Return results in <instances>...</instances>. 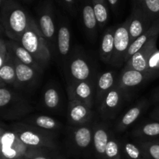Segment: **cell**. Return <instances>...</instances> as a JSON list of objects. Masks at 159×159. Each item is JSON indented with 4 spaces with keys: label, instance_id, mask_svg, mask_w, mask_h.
<instances>
[{
    "label": "cell",
    "instance_id": "1",
    "mask_svg": "<svg viewBox=\"0 0 159 159\" xmlns=\"http://www.w3.org/2000/svg\"><path fill=\"white\" fill-rule=\"evenodd\" d=\"M1 6V30L9 40L20 41L33 17L15 0H5Z\"/></svg>",
    "mask_w": 159,
    "mask_h": 159
},
{
    "label": "cell",
    "instance_id": "2",
    "mask_svg": "<svg viewBox=\"0 0 159 159\" xmlns=\"http://www.w3.org/2000/svg\"><path fill=\"white\" fill-rule=\"evenodd\" d=\"M0 115L6 120H16L34 110L32 103L16 89L0 83Z\"/></svg>",
    "mask_w": 159,
    "mask_h": 159
},
{
    "label": "cell",
    "instance_id": "3",
    "mask_svg": "<svg viewBox=\"0 0 159 159\" xmlns=\"http://www.w3.org/2000/svg\"><path fill=\"white\" fill-rule=\"evenodd\" d=\"M52 150L46 148H34L24 144L16 134L9 128L1 127V158L7 159H30L33 156L40 154L51 153Z\"/></svg>",
    "mask_w": 159,
    "mask_h": 159
},
{
    "label": "cell",
    "instance_id": "4",
    "mask_svg": "<svg viewBox=\"0 0 159 159\" xmlns=\"http://www.w3.org/2000/svg\"><path fill=\"white\" fill-rule=\"evenodd\" d=\"M19 43L29 51L44 71L51 61L52 54L48 42L42 35L37 21L34 18L31 20L30 26L23 34Z\"/></svg>",
    "mask_w": 159,
    "mask_h": 159
},
{
    "label": "cell",
    "instance_id": "5",
    "mask_svg": "<svg viewBox=\"0 0 159 159\" xmlns=\"http://www.w3.org/2000/svg\"><path fill=\"white\" fill-rule=\"evenodd\" d=\"M63 69L67 88L80 82L97 77L92 61L80 50L71 53L63 65Z\"/></svg>",
    "mask_w": 159,
    "mask_h": 159
},
{
    "label": "cell",
    "instance_id": "6",
    "mask_svg": "<svg viewBox=\"0 0 159 159\" xmlns=\"http://www.w3.org/2000/svg\"><path fill=\"white\" fill-rule=\"evenodd\" d=\"M21 141L27 145L55 151L57 148V134L29 125L23 122H16L9 126Z\"/></svg>",
    "mask_w": 159,
    "mask_h": 159
},
{
    "label": "cell",
    "instance_id": "7",
    "mask_svg": "<svg viewBox=\"0 0 159 159\" xmlns=\"http://www.w3.org/2000/svg\"><path fill=\"white\" fill-rule=\"evenodd\" d=\"M37 26L48 42L51 53L56 51L57 35V22L55 9L51 0L41 2L37 8Z\"/></svg>",
    "mask_w": 159,
    "mask_h": 159
},
{
    "label": "cell",
    "instance_id": "8",
    "mask_svg": "<svg viewBox=\"0 0 159 159\" xmlns=\"http://www.w3.org/2000/svg\"><path fill=\"white\" fill-rule=\"evenodd\" d=\"M130 16L123 23L117 26L114 34V51L111 64L114 67H121L124 63L126 54L130 46V36L129 31Z\"/></svg>",
    "mask_w": 159,
    "mask_h": 159
},
{
    "label": "cell",
    "instance_id": "9",
    "mask_svg": "<svg viewBox=\"0 0 159 159\" xmlns=\"http://www.w3.org/2000/svg\"><path fill=\"white\" fill-rule=\"evenodd\" d=\"M12 54V53H11ZM13 61L15 64L16 73V90H31L35 88L40 82L43 72L20 62L13 54Z\"/></svg>",
    "mask_w": 159,
    "mask_h": 159
},
{
    "label": "cell",
    "instance_id": "10",
    "mask_svg": "<svg viewBox=\"0 0 159 159\" xmlns=\"http://www.w3.org/2000/svg\"><path fill=\"white\" fill-rule=\"evenodd\" d=\"M97 77L87 81H83L67 88L70 100H78L83 102L90 108H93L96 96Z\"/></svg>",
    "mask_w": 159,
    "mask_h": 159
},
{
    "label": "cell",
    "instance_id": "11",
    "mask_svg": "<svg viewBox=\"0 0 159 159\" xmlns=\"http://www.w3.org/2000/svg\"><path fill=\"white\" fill-rule=\"evenodd\" d=\"M56 54L62 65L71 54V28L69 21L65 16H59L57 20V35L56 42Z\"/></svg>",
    "mask_w": 159,
    "mask_h": 159
},
{
    "label": "cell",
    "instance_id": "12",
    "mask_svg": "<svg viewBox=\"0 0 159 159\" xmlns=\"http://www.w3.org/2000/svg\"><path fill=\"white\" fill-rule=\"evenodd\" d=\"M127 93L116 85L110 90V93L104 98L103 101L99 107L101 116L105 120L114 118L120 110Z\"/></svg>",
    "mask_w": 159,
    "mask_h": 159
},
{
    "label": "cell",
    "instance_id": "13",
    "mask_svg": "<svg viewBox=\"0 0 159 159\" xmlns=\"http://www.w3.org/2000/svg\"><path fill=\"white\" fill-rule=\"evenodd\" d=\"M79 12H80L81 20L85 34L90 40H95L99 26L92 0H79Z\"/></svg>",
    "mask_w": 159,
    "mask_h": 159
},
{
    "label": "cell",
    "instance_id": "14",
    "mask_svg": "<svg viewBox=\"0 0 159 159\" xmlns=\"http://www.w3.org/2000/svg\"><path fill=\"white\" fill-rule=\"evenodd\" d=\"M93 116V110L83 102L70 100L67 112L68 124L71 127L85 125Z\"/></svg>",
    "mask_w": 159,
    "mask_h": 159
},
{
    "label": "cell",
    "instance_id": "15",
    "mask_svg": "<svg viewBox=\"0 0 159 159\" xmlns=\"http://www.w3.org/2000/svg\"><path fill=\"white\" fill-rule=\"evenodd\" d=\"M129 31L130 36V44L146 32L152 26L153 22L141 8L132 7L130 14Z\"/></svg>",
    "mask_w": 159,
    "mask_h": 159
},
{
    "label": "cell",
    "instance_id": "16",
    "mask_svg": "<svg viewBox=\"0 0 159 159\" xmlns=\"http://www.w3.org/2000/svg\"><path fill=\"white\" fill-rule=\"evenodd\" d=\"M93 127L88 124L71 127L68 130V138L72 148L79 151H85L93 144Z\"/></svg>",
    "mask_w": 159,
    "mask_h": 159
},
{
    "label": "cell",
    "instance_id": "17",
    "mask_svg": "<svg viewBox=\"0 0 159 159\" xmlns=\"http://www.w3.org/2000/svg\"><path fill=\"white\" fill-rule=\"evenodd\" d=\"M157 40L158 37H154L141 50L135 53L126 63L124 69H133L145 73L148 68L149 57L152 51L157 47Z\"/></svg>",
    "mask_w": 159,
    "mask_h": 159
},
{
    "label": "cell",
    "instance_id": "18",
    "mask_svg": "<svg viewBox=\"0 0 159 159\" xmlns=\"http://www.w3.org/2000/svg\"><path fill=\"white\" fill-rule=\"evenodd\" d=\"M144 72L133 69H123L116 79V85L125 93L136 89L138 87L147 82Z\"/></svg>",
    "mask_w": 159,
    "mask_h": 159
},
{
    "label": "cell",
    "instance_id": "19",
    "mask_svg": "<svg viewBox=\"0 0 159 159\" xmlns=\"http://www.w3.org/2000/svg\"><path fill=\"white\" fill-rule=\"evenodd\" d=\"M116 74L115 71H104L98 76L95 96V102L97 105L98 108L100 107L104 98L116 85Z\"/></svg>",
    "mask_w": 159,
    "mask_h": 159
},
{
    "label": "cell",
    "instance_id": "20",
    "mask_svg": "<svg viewBox=\"0 0 159 159\" xmlns=\"http://www.w3.org/2000/svg\"><path fill=\"white\" fill-rule=\"evenodd\" d=\"M93 147L99 158L106 159V149L110 138V130L105 124H97L93 127Z\"/></svg>",
    "mask_w": 159,
    "mask_h": 159
},
{
    "label": "cell",
    "instance_id": "21",
    "mask_svg": "<svg viewBox=\"0 0 159 159\" xmlns=\"http://www.w3.org/2000/svg\"><path fill=\"white\" fill-rule=\"evenodd\" d=\"M159 35V18L158 20H155L152 23L151 27L146 31L144 34H143L141 37H138L134 42L130 44V48H129L128 51H127V54H126L125 60L124 62L127 63L129 59L135 54L138 52L139 50H141L144 45L147 43H148L154 37H158Z\"/></svg>",
    "mask_w": 159,
    "mask_h": 159
},
{
    "label": "cell",
    "instance_id": "22",
    "mask_svg": "<svg viewBox=\"0 0 159 159\" xmlns=\"http://www.w3.org/2000/svg\"><path fill=\"white\" fill-rule=\"evenodd\" d=\"M7 46L9 48L10 52L20 61L22 63L25 64L26 65L32 67L38 71L43 72V68L40 67V65L37 63V61L34 59V57L29 53V51H26L24 48L21 45V43L18 41H15L12 40H6Z\"/></svg>",
    "mask_w": 159,
    "mask_h": 159
},
{
    "label": "cell",
    "instance_id": "23",
    "mask_svg": "<svg viewBox=\"0 0 159 159\" xmlns=\"http://www.w3.org/2000/svg\"><path fill=\"white\" fill-rule=\"evenodd\" d=\"M116 26H110L102 35L99 48V56L104 63L111 64L114 51V34Z\"/></svg>",
    "mask_w": 159,
    "mask_h": 159
},
{
    "label": "cell",
    "instance_id": "24",
    "mask_svg": "<svg viewBox=\"0 0 159 159\" xmlns=\"http://www.w3.org/2000/svg\"><path fill=\"white\" fill-rule=\"evenodd\" d=\"M23 123L29 125L40 128L41 130H47L57 134V132L61 127V124L57 120L44 115H35L28 117L23 121Z\"/></svg>",
    "mask_w": 159,
    "mask_h": 159
},
{
    "label": "cell",
    "instance_id": "25",
    "mask_svg": "<svg viewBox=\"0 0 159 159\" xmlns=\"http://www.w3.org/2000/svg\"><path fill=\"white\" fill-rule=\"evenodd\" d=\"M147 106V102L145 101H142L136 104L134 107H131L116 123V130L119 132L124 131L129 126L134 124L141 116Z\"/></svg>",
    "mask_w": 159,
    "mask_h": 159
},
{
    "label": "cell",
    "instance_id": "26",
    "mask_svg": "<svg viewBox=\"0 0 159 159\" xmlns=\"http://www.w3.org/2000/svg\"><path fill=\"white\" fill-rule=\"evenodd\" d=\"M61 97L57 89L55 86L48 85L45 87L42 94V103L48 110L55 111L61 107Z\"/></svg>",
    "mask_w": 159,
    "mask_h": 159
},
{
    "label": "cell",
    "instance_id": "27",
    "mask_svg": "<svg viewBox=\"0 0 159 159\" xmlns=\"http://www.w3.org/2000/svg\"><path fill=\"white\" fill-rule=\"evenodd\" d=\"M0 79L2 83L10 85L15 89L16 88V73L12 54L9 61L0 67Z\"/></svg>",
    "mask_w": 159,
    "mask_h": 159
},
{
    "label": "cell",
    "instance_id": "28",
    "mask_svg": "<svg viewBox=\"0 0 159 159\" xmlns=\"http://www.w3.org/2000/svg\"><path fill=\"white\" fill-rule=\"evenodd\" d=\"M93 9L99 29H103L109 20V8L107 0H92Z\"/></svg>",
    "mask_w": 159,
    "mask_h": 159
},
{
    "label": "cell",
    "instance_id": "29",
    "mask_svg": "<svg viewBox=\"0 0 159 159\" xmlns=\"http://www.w3.org/2000/svg\"><path fill=\"white\" fill-rule=\"evenodd\" d=\"M134 137L140 139L159 136V122H150L138 126L132 132Z\"/></svg>",
    "mask_w": 159,
    "mask_h": 159
},
{
    "label": "cell",
    "instance_id": "30",
    "mask_svg": "<svg viewBox=\"0 0 159 159\" xmlns=\"http://www.w3.org/2000/svg\"><path fill=\"white\" fill-rule=\"evenodd\" d=\"M145 75L148 81L159 77V49L157 47L149 57Z\"/></svg>",
    "mask_w": 159,
    "mask_h": 159
},
{
    "label": "cell",
    "instance_id": "31",
    "mask_svg": "<svg viewBox=\"0 0 159 159\" xmlns=\"http://www.w3.org/2000/svg\"><path fill=\"white\" fill-rule=\"evenodd\" d=\"M138 146L145 155L146 158L159 159V142L155 141H140Z\"/></svg>",
    "mask_w": 159,
    "mask_h": 159
},
{
    "label": "cell",
    "instance_id": "32",
    "mask_svg": "<svg viewBox=\"0 0 159 159\" xmlns=\"http://www.w3.org/2000/svg\"><path fill=\"white\" fill-rule=\"evenodd\" d=\"M141 9L152 22L159 18V0H144Z\"/></svg>",
    "mask_w": 159,
    "mask_h": 159
},
{
    "label": "cell",
    "instance_id": "33",
    "mask_svg": "<svg viewBox=\"0 0 159 159\" xmlns=\"http://www.w3.org/2000/svg\"><path fill=\"white\" fill-rule=\"evenodd\" d=\"M120 155V144L117 140L110 135L106 149V159H116Z\"/></svg>",
    "mask_w": 159,
    "mask_h": 159
},
{
    "label": "cell",
    "instance_id": "34",
    "mask_svg": "<svg viewBox=\"0 0 159 159\" xmlns=\"http://www.w3.org/2000/svg\"><path fill=\"white\" fill-rule=\"evenodd\" d=\"M124 153L130 159H142L141 156L144 155L143 151L139 146L133 144V143H126L124 145Z\"/></svg>",
    "mask_w": 159,
    "mask_h": 159
},
{
    "label": "cell",
    "instance_id": "35",
    "mask_svg": "<svg viewBox=\"0 0 159 159\" xmlns=\"http://www.w3.org/2000/svg\"><path fill=\"white\" fill-rule=\"evenodd\" d=\"M57 1L60 6L72 16H75L79 12V0H57Z\"/></svg>",
    "mask_w": 159,
    "mask_h": 159
},
{
    "label": "cell",
    "instance_id": "36",
    "mask_svg": "<svg viewBox=\"0 0 159 159\" xmlns=\"http://www.w3.org/2000/svg\"><path fill=\"white\" fill-rule=\"evenodd\" d=\"M10 56L11 53L7 46L6 40H5L2 37L1 40H0V67L2 66L5 63L9 61Z\"/></svg>",
    "mask_w": 159,
    "mask_h": 159
},
{
    "label": "cell",
    "instance_id": "37",
    "mask_svg": "<svg viewBox=\"0 0 159 159\" xmlns=\"http://www.w3.org/2000/svg\"><path fill=\"white\" fill-rule=\"evenodd\" d=\"M108 1L109 5L110 6V7L112 8V9L113 10V12H116L118 9V5H119V0H107Z\"/></svg>",
    "mask_w": 159,
    "mask_h": 159
},
{
    "label": "cell",
    "instance_id": "38",
    "mask_svg": "<svg viewBox=\"0 0 159 159\" xmlns=\"http://www.w3.org/2000/svg\"><path fill=\"white\" fill-rule=\"evenodd\" d=\"M48 154H40V155H36L30 159H51L48 158V155H49Z\"/></svg>",
    "mask_w": 159,
    "mask_h": 159
},
{
    "label": "cell",
    "instance_id": "39",
    "mask_svg": "<svg viewBox=\"0 0 159 159\" xmlns=\"http://www.w3.org/2000/svg\"><path fill=\"white\" fill-rule=\"evenodd\" d=\"M144 1V0H132V5H133L132 7L141 8Z\"/></svg>",
    "mask_w": 159,
    "mask_h": 159
},
{
    "label": "cell",
    "instance_id": "40",
    "mask_svg": "<svg viewBox=\"0 0 159 159\" xmlns=\"http://www.w3.org/2000/svg\"><path fill=\"white\" fill-rule=\"evenodd\" d=\"M152 117L153 118V119L157 120L158 122H159V108L154 110L153 113H152Z\"/></svg>",
    "mask_w": 159,
    "mask_h": 159
},
{
    "label": "cell",
    "instance_id": "41",
    "mask_svg": "<svg viewBox=\"0 0 159 159\" xmlns=\"http://www.w3.org/2000/svg\"><path fill=\"white\" fill-rule=\"evenodd\" d=\"M155 100H157V101H159V91L156 93V96H155Z\"/></svg>",
    "mask_w": 159,
    "mask_h": 159
},
{
    "label": "cell",
    "instance_id": "42",
    "mask_svg": "<svg viewBox=\"0 0 159 159\" xmlns=\"http://www.w3.org/2000/svg\"><path fill=\"white\" fill-rule=\"evenodd\" d=\"M23 1H26V2H30V1H32V0H23Z\"/></svg>",
    "mask_w": 159,
    "mask_h": 159
},
{
    "label": "cell",
    "instance_id": "43",
    "mask_svg": "<svg viewBox=\"0 0 159 159\" xmlns=\"http://www.w3.org/2000/svg\"><path fill=\"white\" fill-rule=\"evenodd\" d=\"M1 159H7V158H1Z\"/></svg>",
    "mask_w": 159,
    "mask_h": 159
}]
</instances>
